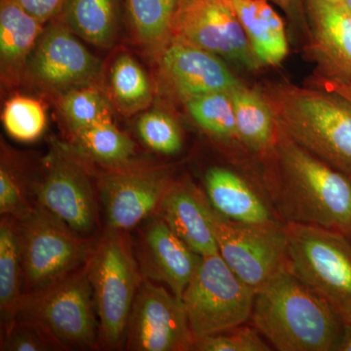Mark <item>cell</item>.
<instances>
[{
  "label": "cell",
  "instance_id": "cell-1",
  "mask_svg": "<svg viewBox=\"0 0 351 351\" xmlns=\"http://www.w3.org/2000/svg\"><path fill=\"white\" fill-rule=\"evenodd\" d=\"M260 160L265 195L283 223L320 226L348 237L351 181L346 176L295 142L279 123L274 147Z\"/></svg>",
  "mask_w": 351,
  "mask_h": 351
},
{
  "label": "cell",
  "instance_id": "cell-2",
  "mask_svg": "<svg viewBox=\"0 0 351 351\" xmlns=\"http://www.w3.org/2000/svg\"><path fill=\"white\" fill-rule=\"evenodd\" d=\"M250 321L278 351H337L345 325L288 267L255 293Z\"/></svg>",
  "mask_w": 351,
  "mask_h": 351
},
{
  "label": "cell",
  "instance_id": "cell-3",
  "mask_svg": "<svg viewBox=\"0 0 351 351\" xmlns=\"http://www.w3.org/2000/svg\"><path fill=\"white\" fill-rule=\"evenodd\" d=\"M258 89L295 142L351 181V101L335 92L287 82Z\"/></svg>",
  "mask_w": 351,
  "mask_h": 351
},
{
  "label": "cell",
  "instance_id": "cell-4",
  "mask_svg": "<svg viewBox=\"0 0 351 351\" xmlns=\"http://www.w3.org/2000/svg\"><path fill=\"white\" fill-rule=\"evenodd\" d=\"M99 321L97 348H124L127 323L143 280L128 232L106 228L88 263Z\"/></svg>",
  "mask_w": 351,
  "mask_h": 351
},
{
  "label": "cell",
  "instance_id": "cell-5",
  "mask_svg": "<svg viewBox=\"0 0 351 351\" xmlns=\"http://www.w3.org/2000/svg\"><path fill=\"white\" fill-rule=\"evenodd\" d=\"M88 263L47 287L25 294L16 320L40 328L61 350L97 348L99 321Z\"/></svg>",
  "mask_w": 351,
  "mask_h": 351
},
{
  "label": "cell",
  "instance_id": "cell-6",
  "mask_svg": "<svg viewBox=\"0 0 351 351\" xmlns=\"http://www.w3.org/2000/svg\"><path fill=\"white\" fill-rule=\"evenodd\" d=\"M288 269L351 322V242L343 233L320 226L285 225Z\"/></svg>",
  "mask_w": 351,
  "mask_h": 351
},
{
  "label": "cell",
  "instance_id": "cell-7",
  "mask_svg": "<svg viewBox=\"0 0 351 351\" xmlns=\"http://www.w3.org/2000/svg\"><path fill=\"white\" fill-rule=\"evenodd\" d=\"M18 223L25 294L47 287L84 267L100 237L78 234L38 205Z\"/></svg>",
  "mask_w": 351,
  "mask_h": 351
},
{
  "label": "cell",
  "instance_id": "cell-8",
  "mask_svg": "<svg viewBox=\"0 0 351 351\" xmlns=\"http://www.w3.org/2000/svg\"><path fill=\"white\" fill-rule=\"evenodd\" d=\"M89 158L75 147L56 143L43 179L34 184L36 204L78 234L99 237L98 184Z\"/></svg>",
  "mask_w": 351,
  "mask_h": 351
},
{
  "label": "cell",
  "instance_id": "cell-9",
  "mask_svg": "<svg viewBox=\"0 0 351 351\" xmlns=\"http://www.w3.org/2000/svg\"><path fill=\"white\" fill-rule=\"evenodd\" d=\"M255 291L226 265L219 254L201 257L182 301L195 339L246 324Z\"/></svg>",
  "mask_w": 351,
  "mask_h": 351
},
{
  "label": "cell",
  "instance_id": "cell-10",
  "mask_svg": "<svg viewBox=\"0 0 351 351\" xmlns=\"http://www.w3.org/2000/svg\"><path fill=\"white\" fill-rule=\"evenodd\" d=\"M211 218L219 256L255 293L288 267L285 223H239L221 216L213 208Z\"/></svg>",
  "mask_w": 351,
  "mask_h": 351
},
{
  "label": "cell",
  "instance_id": "cell-11",
  "mask_svg": "<svg viewBox=\"0 0 351 351\" xmlns=\"http://www.w3.org/2000/svg\"><path fill=\"white\" fill-rule=\"evenodd\" d=\"M165 165L129 164L97 176L106 228L128 232L156 216L174 182Z\"/></svg>",
  "mask_w": 351,
  "mask_h": 351
},
{
  "label": "cell",
  "instance_id": "cell-12",
  "mask_svg": "<svg viewBox=\"0 0 351 351\" xmlns=\"http://www.w3.org/2000/svg\"><path fill=\"white\" fill-rule=\"evenodd\" d=\"M172 38L209 51L240 69H262L230 0H180Z\"/></svg>",
  "mask_w": 351,
  "mask_h": 351
},
{
  "label": "cell",
  "instance_id": "cell-13",
  "mask_svg": "<svg viewBox=\"0 0 351 351\" xmlns=\"http://www.w3.org/2000/svg\"><path fill=\"white\" fill-rule=\"evenodd\" d=\"M191 332L181 299L143 277L127 323L124 348L133 351L193 350Z\"/></svg>",
  "mask_w": 351,
  "mask_h": 351
},
{
  "label": "cell",
  "instance_id": "cell-14",
  "mask_svg": "<svg viewBox=\"0 0 351 351\" xmlns=\"http://www.w3.org/2000/svg\"><path fill=\"white\" fill-rule=\"evenodd\" d=\"M103 64L57 18L47 23L32 51L25 76L38 86L60 94L98 85Z\"/></svg>",
  "mask_w": 351,
  "mask_h": 351
},
{
  "label": "cell",
  "instance_id": "cell-15",
  "mask_svg": "<svg viewBox=\"0 0 351 351\" xmlns=\"http://www.w3.org/2000/svg\"><path fill=\"white\" fill-rule=\"evenodd\" d=\"M154 57L164 84L182 103L243 83L225 60L180 38H171Z\"/></svg>",
  "mask_w": 351,
  "mask_h": 351
},
{
  "label": "cell",
  "instance_id": "cell-16",
  "mask_svg": "<svg viewBox=\"0 0 351 351\" xmlns=\"http://www.w3.org/2000/svg\"><path fill=\"white\" fill-rule=\"evenodd\" d=\"M137 260L144 278L162 284L182 300L201 256L156 215L141 232Z\"/></svg>",
  "mask_w": 351,
  "mask_h": 351
},
{
  "label": "cell",
  "instance_id": "cell-17",
  "mask_svg": "<svg viewBox=\"0 0 351 351\" xmlns=\"http://www.w3.org/2000/svg\"><path fill=\"white\" fill-rule=\"evenodd\" d=\"M306 49L317 64L314 73L351 80V14L343 4L325 0H306Z\"/></svg>",
  "mask_w": 351,
  "mask_h": 351
},
{
  "label": "cell",
  "instance_id": "cell-18",
  "mask_svg": "<svg viewBox=\"0 0 351 351\" xmlns=\"http://www.w3.org/2000/svg\"><path fill=\"white\" fill-rule=\"evenodd\" d=\"M211 215L206 195L184 179L174 180L156 213L201 257L219 254Z\"/></svg>",
  "mask_w": 351,
  "mask_h": 351
},
{
  "label": "cell",
  "instance_id": "cell-19",
  "mask_svg": "<svg viewBox=\"0 0 351 351\" xmlns=\"http://www.w3.org/2000/svg\"><path fill=\"white\" fill-rule=\"evenodd\" d=\"M204 186L210 205L226 219L253 225L282 223L267 195L232 168L210 167L205 173Z\"/></svg>",
  "mask_w": 351,
  "mask_h": 351
},
{
  "label": "cell",
  "instance_id": "cell-20",
  "mask_svg": "<svg viewBox=\"0 0 351 351\" xmlns=\"http://www.w3.org/2000/svg\"><path fill=\"white\" fill-rule=\"evenodd\" d=\"M44 27L45 24L14 0H0V69L3 82L14 84L24 77Z\"/></svg>",
  "mask_w": 351,
  "mask_h": 351
},
{
  "label": "cell",
  "instance_id": "cell-21",
  "mask_svg": "<svg viewBox=\"0 0 351 351\" xmlns=\"http://www.w3.org/2000/svg\"><path fill=\"white\" fill-rule=\"evenodd\" d=\"M252 50L263 66H278L289 54L285 22L269 0H230Z\"/></svg>",
  "mask_w": 351,
  "mask_h": 351
},
{
  "label": "cell",
  "instance_id": "cell-22",
  "mask_svg": "<svg viewBox=\"0 0 351 351\" xmlns=\"http://www.w3.org/2000/svg\"><path fill=\"white\" fill-rule=\"evenodd\" d=\"M240 144L258 159L276 143L278 122L258 88L242 83L230 91Z\"/></svg>",
  "mask_w": 351,
  "mask_h": 351
},
{
  "label": "cell",
  "instance_id": "cell-23",
  "mask_svg": "<svg viewBox=\"0 0 351 351\" xmlns=\"http://www.w3.org/2000/svg\"><path fill=\"white\" fill-rule=\"evenodd\" d=\"M25 277L21 254L19 223L10 216L0 221V315L1 337L15 323L24 297Z\"/></svg>",
  "mask_w": 351,
  "mask_h": 351
},
{
  "label": "cell",
  "instance_id": "cell-24",
  "mask_svg": "<svg viewBox=\"0 0 351 351\" xmlns=\"http://www.w3.org/2000/svg\"><path fill=\"white\" fill-rule=\"evenodd\" d=\"M60 19L83 40L110 48L119 34V0H68Z\"/></svg>",
  "mask_w": 351,
  "mask_h": 351
},
{
  "label": "cell",
  "instance_id": "cell-25",
  "mask_svg": "<svg viewBox=\"0 0 351 351\" xmlns=\"http://www.w3.org/2000/svg\"><path fill=\"white\" fill-rule=\"evenodd\" d=\"M184 105L191 119L208 136L219 144L245 152L237 134L230 92L200 95L184 101Z\"/></svg>",
  "mask_w": 351,
  "mask_h": 351
},
{
  "label": "cell",
  "instance_id": "cell-26",
  "mask_svg": "<svg viewBox=\"0 0 351 351\" xmlns=\"http://www.w3.org/2000/svg\"><path fill=\"white\" fill-rule=\"evenodd\" d=\"M180 0H126L132 31L143 47L156 56L172 38Z\"/></svg>",
  "mask_w": 351,
  "mask_h": 351
},
{
  "label": "cell",
  "instance_id": "cell-27",
  "mask_svg": "<svg viewBox=\"0 0 351 351\" xmlns=\"http://www.w3.org/2000/svg\"><path fill=\"white\" fill-rule=\"evenodd\" d=\"M108 84L112 103L124 114L147 110L154 100L151 80L131 55L120 54L115 58L110 66Z\"/></svg>",
  "mask_w": 351,
  "mask_h": 351
},
{
  "label": "cell",
  "instance_id": "cell-28",
  "mask_svg": "<svg viewBox=\"0 0 351 351\" xmlns=\"http://www.w3.org/2000/svg\"><path fill=\"white\" fill-rule=\"evenodd\" d=\"M75 147L89 160L101 164L108 169L123 167L132 163L135 156V144L130 137L120 131L113 121L103 122L73 134Z\"/></svg>",
  "mask_w": 351,
  "mask_h": 351
},
{
  "label": "cell",
  "instance_id": "cell-29",
  "mask_svg": "<svg viewBox=\"0 0 351 351\" xmlns=\"http://www.w3.org/2000/svg\"><path fill=\"white\" fill-rule=\"evenodd\" d=\"M59 107L71 134L113 121L112 101L97 85L73 88L60 94Z\"/></svg>",
  "mask_w": 351,
  "mask_h": 351
},
{
  "label": "cell",
  "instance_id": "cell-30",
  "mask_svg": "<svg viewBox=\"0 0 351 351\" xmlns=\"http://www.w3.org/2000/svg\"><path fill=\"white\" fill-rule=\"evenodd\" d=\"M46 112L43 104L29 97L16 96L7 101L2 122L7 133L19 142L38 140L46 128Z\"/></svg>",
  "mask_w": 351,
  "mask_h": 351
},
{
  "label": "cell",
  "instance_id": "cell-31",
  "mask_svg": "<svg viewBox=\"0 0 351 351\" xmlns=\"http://www.w3.org/2000/svg\"><path fill=\"white\" fill-rule=\"evenodd\" d=\"M138 137L149 149L163 156L182 151L184 137L181 126L170 113L154 108L143 113L137 122Z\"/></svg>",
  "mask_w": 351,
  "mask_h": 351
},
{
  "label": "cell",
  "instance_id": "cell-32",
  "mask_svg": "<svg viewBox=\"0 0 351 351\" xmlns=\"http://www.w3.org/2000/svg\"><path fill=\"white\" fill-rule=\"evenodd\" d=\"M2 151L0 165V214L22 219L36 207L34 189L29 188L22 171Z\"/></svg>",
  "mask_w": 351,
  "mask_h": 351
},
{
  "label": "cell",
  "instance_id": "cell-33",
  "mask_svg": "<svg viewBox=\"0 0 351 351\" xmlns=\"http://www.w3.org/2000/svg\"><path fill=\"white\" fill-rule=\"evenodd\" d=\"M195 351H269V341L254 325L242 324L195 339Z\"/></svg>",
  "mask_w": 351,
  "mask_h": 351
},
{
  "label": "cell",
  "instance_id": "cell-34",
  "mask_svg": "<svg viewBox=\"0 0 351 351\" xmlns=\"http://www.w3.org/2000/svg\"><path fill=\"white\" fill-rule=\"evenodd\" d=\"M2 351L61 350L59 346L40 328L16 320L11 329L1 337Z\"/></svg>",
  "mask_w": 351,
  "mask_h": 351
},
{
  "label": "cell",
  "instance_id": "cell-35",
  "mask_svg": "<svg viewBox=\"0 0 351 351\" xmlns=\"http://www.w3.org/2000/svg\"><path fill=\"white\" fill-rule=\"evenodd\" d=\"M274 6L278 7L290 23L291 29L302 38L308 40L309 27L307 23L306 0H269Z\"/></svg>",
  "mask_w": 351,
  "mask_h": 351
},
{
  "label": "cell",
  "instance_id": "cell-36",
  "mask_svg": "<svg viewBox=\"0 0 351 351\" xmlns=\"http://www.w3.org/2000/svg\"><path fill=\"white\" fill-rule=\"evenodd\" d=\"M25 11L47 24L52 20L57 19L63 12L64 7L68 0H14Z\"/></svg>",
  "mask_w": 351,
  "mask_h": 351
},
{
  "label": "cell",
  "instance_id": "cell-37",
  "mask_svg": "<svg viewBox=\"0 0 351 351\" xmlns=\"http://www.w3.org/2000/svg\"><path fill=\"white\" fill-rule=\"evenodd\" d=\"M307 85L335 92L351 101V80L330 77V76L321 75L314 73L313 75L309 78Z\"/></svg>",
  "mask_w": 351,
  "mask_h": 351
},
{
  "label": "cell",
  "instance_id": "cell-38",
  "mask_svg": "<svg viewBox=\"0 0 351 351\" xmlns=\"http://www.w3.org/2000/svg\"><path fill=\"white\" fill-rule=\"evenodd\" d=\"M337 351H351V322L345 323L343 325V336L339 341Z\"/></svg>",
  "mask_w": 351,
  "mask_h": 351
},
{
  "label": "cell",
  "instance_id": "cell-39",
  "mask_svg": "<svg viewBox=\"0 0 351 351\" xmlns=\"http://www.w3.org/2000/svg\"><path fill=\"white\" fill-rule=\"evenodd\" d=\"M341 4H343L346 10L351 14V0H343Z\"/></svg>",
  "mask_w": 351,
  "mask_h": 351
},
{
  "label": "cell",
  "instance_id": "cell-40",
  "mask_svg": "<svg viewBox=\"0 0 351 351\" xmlns=\"http://www.w3.org/2000/svg\"><path fill=\"white\" fill-rule=\"evenodd\" d=\"M325 1L330 2V3L341 4L343 0H325Z\"/></svg>",
  "mask_w": 351,
  "mask_h": 351
},
{
  "label": "cell",
  "instance_id": "cell-41",
  "mask_svg": "<svg viewBox=\"0 0 351 351\" xmlns=\"http://www.w3.org/2000/svg\"><path fill=\"white\" fill-rule=\"evenodd\" d=\"M348 239H350V242H351V228L350 230V232H348Z\"/></svg>",
  "mask_w": 351,
  "mask_h": 351
}]
</instances>
